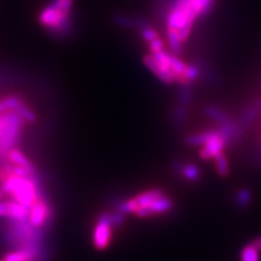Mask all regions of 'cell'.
I'll return each instance as SVG.
<instances>
[{
    "label": "cell",
    "instance_id": "obj_1",
    "mask_svg": "<svg viewBox=\"0 0 261 261\" xmlns=\"http://www.w3.org/2000/svg\"><path fill=\"white\" fill-rule=\"evenodd\" d=\"M0 186L5 195L28 208L42 197L35 176L15 174L11 163L0 167Z\"/></svg>",
    "mask_w": 261,
    "mask_h": 261
},
{
    "label": "cell",
    "instance_id": "obj_2",
    "mask_svg": "<svg viewBox=\"0 0 261 261\" xmlns=\"http://www.w3.org/2000/svg\"><path fill=\"white\" fill-rule=\"evenodd\" d=\"M73 0H53L39 14V23L50 31L54 35L64 36L70 34V13Z\"/></svg>",
    "mask_w": 261,
    "mask_h": 261
},
{
    "label": "cell",
    "instance_id": "obj_3",
    "mask_svg": "<svg viewBox=\"0 0 261 261\" xmlns=\"http://www.w3.org/2000/svg\"><path fill=\"white\" fill-rule=\"evenodd\" d=\"M25 121L13 111L2 113L0 121V157L6 156L7 152L14 148L21 136L22 128Z\"/></svg>",
    "mask_w": 261,
    "mask_h": 261
},
{
    "label": "cell",
    "instance_id": "obj_4",
    "mask_svg": "<svg viewBox=\"0 0 261 261\" xmlns=\"http://www.w3.org/2000/svg\"><path fill=\"white\" fill-rule=\"evenodd\" d=\"M112 219L111 215L103 214L98 219L94 230V245L98 250H105L112 241Z\"/></svg>",
    "mask_w": 261,
    "mask_h": 261
},
{
    "label": "cell",
    "instance_id": "obj_5",
    "mask_svg": "<svg viewBox=\"0 0 261 261\" xmlns=\"http://www.w3.org/2000/svg\"><path fill=\"white\" fill-rule=\"evenodd\" d=\"M50 215L51 211L47 201H45L40 197L34 205L30 208L28 221L34 228H40L46 224L49 218H50Z\"/></svg>",
    "mask_w": 261,
    "mask_h": 261
},
{
    "label": "cell",
    "instance_id": "obj_6",
    "mask_svg": "<svg viewBox=\"0 0 261 261\" xmlns=\"http://www.w3.org/2000/svg\"><path fill=\"white\" fill-rule=\"evenodd\" d=\"M30 208L14 200H0V218H9L14 221H25L29 218Z\"/></svg>",
    "mask_w": 261,
    "mask_h": 261
},
{
    "label": "cell",
    "instance_id": "obj_7",
    "mask_svg": "<svg viewBox=\"0 0 261 261\" xmlns=\"http://www.w3.org/2000/svg\"><path fill=\"white\" fill-rule=\"evenodd\" d=\"M227 145V141L225 137L217 129V134L211 138V140L203 145V148L200 149L199 154L202 159H215L219 153L223 152L224 148Z\"/></svg>",
    "mask_w": 261,
    "mask_h": 261
},
{
    "label": "cell",
    "instance_id": "obj_8",
    "mask_svg": "<svg viewBox=\"0 0 261 261\" xmlns=\"http://www.w3.org/2000/svg\"><path fill=\"white\" fill-rule=\"evenodd\" d=\"M6 157H7L8 161H9V163H11V165L25 169L31 174L35 175V173H36L35 167L33 166V163L25 156H24V153L21 150H19L18 148H15L14 147V148L10 149L7 152Z\"/></svg>",
    "mask_w": 261,
    "mask_h": 261
},
{
    "label": "cell",
    "instance_id": "obj_9",
    "mask_svg": "<svg viewBox=\"0 0 261 261\" xmlns=\"http://www.w3.org/2000/svg\"><path fill=\"white\" fill-rule=\"evenodd\" d=\"M163 195H165V193H163L161 190L154 189V190L146 191L144 193L138 194L137 196H135V197H134V200L137 203L138 209H140V208H143V207L149 206L151 202H153L154 200H157Z\"/></svg>",
    "mask_w": 261,
    "mask_h": 261
},
{
    "label": "cell",
    "instance_id": "obj_10",
    "mask_svg": "<svg viewBox=\"0 0 261 261\" xmlns=\"http://www.w3.org/2000/svg\"><path fill=\"white\" fill-rule=\"evenodd\" d=\"M25 103L20 96L11 95L0 99V113L6 111H13L18 113L22 106Z\"/></svg>",
    "mask_w": 261,
    "mask_h": 261
},
{
    "label": "cell",
    "instance_id": "obj_11",
    "mask_svg": "<svg viewBox=\"0 0 261 261\" xmlns=\"http://www.w3.org/2000/svg\"><path fill=\"white\" fill-rule=\"evenodd\" d=\"M148 207L151 212L153 214V216H158V215H163L167 214L170 210H172L173 208V201L168 196L163 195L161 196L160 198H158L157 200H154L153 202H151Z\"/></svg>",
    "mask_w": 261,
    "mask_h": 261
},
{
    "label": "cell",
    "instance_id": "obj_12",
    "mask_svg": "<svg viewBox=\"0 0 261 261\" xmlns=\"http://www.w3.org/2000/svg\"><path fill=\"white\" fill-rule=\"evenodd\" d=\"M113 21L116 24L123 28H132V29H144L148 28L149 23L146 20L143 19H137V18H129L126 15H116L113 18Z\"/></svg>",
    "mask_w": 261,
    "mask_h": 261
},
{
    "label": "cell",
    "instance_id": "obj_13",
    "mask_svg": "<svg viewBox=\"0 0 261 261\" xmlns=\"http://www.w3.org/2000/svg\"><path fill=\"white\" fill-rule=\"evenodd\" d=\"M37 252L35 249L21 248L7 254L3 260L5 261H34L36 259Z\"/></svg>",
    "mask_w": 261,
    "mask_h": 261
},
{
    "label": "cell",
    "instance_id": "obj_14",
    "mask_svg": "<svg viewBox=\"0 0 261 261\" xmlns=\"http://www.w3.org/2000/svg\"><path fill=\"white\" fill-rule=\"evenodd\" d=\"M217 134V130H208V132H203L199 134H193L186 137V144L190 146H200L208 143L212 137Z\"/></svg>",
    "mask_w": 261,
    "mask_h": 261
},
{
    "label": "cell",
    "instance_id": "obj_15",
    "mask_svg": "<svg viewBox=\"0 0 261 261\" xmlns=\"http://www.w3.org/2000/svg\"><path fill=\"white\" fill-rule=\"evenodd\" d=\"M167 38L171 50H172V54L175 56L181 54L183 50V42L181 38H179L177 31L172 29H167Z\"/></svg>",
    "mask_w": 261,
    "mask_h": 261
},
{
    "label": "cell",
    "instance_id": "obj_16",
    "mask_svg": "<svg viewBox=\"0 0 261 261\" xmlns=\"http://www.w3.org/2000/svg\"><path fill=\"white\" fill-rule=\"evenodd\" d=\"M205 113L210 119L218 122L220 125L225 124V123H227V122L232 121L231 118L228 117L224 111L215 107V106H207V107L205 108Z\"/></svg>",
    "mask_w": 261,
    "mask_h": 261
},
{
    "label": "cell",
    "instance_id": "obj_17",
    "mask_svg": "<svg viewBox=\"0 0 261 261\" xmlns=\"http://www.w3.org/2000/svg\"><path fill=\"white\" fill-rule=\"evenodd\" d=\"M257 112H258V110L255 107H248L245 109L240 117L239 126L242 129L249 126L251 124V122L256 119Z\"/></svg>",
    "mask_w": 261,
    "mask_h": 261
},
{
    "label": "cell",
    "instance_id": "obj_18",
    "mask_svg": "<svg viewBox=\"0 0 261 261\" xmlns=\"http://www.w3.org/2000/svg\"><path fill=\"white\" fill-rule=\"evenodd\" d=\"M181 172H182L183 176H184L186 179H189V181H192V182L198 181L199 177H200L199 169L197 168V166L193 165V163H189V165L182 166Z\"/></svg>",
    "mask_w": 261,
    "mask_h": 261
},
{
    "label": "cell",
    "instance_id": "obj_19",
    "mask_svg": "<svg viewBox=\"0 0 261 261\" xmlns=\"http://www.w3.org/2000/svg\"><path fill=\"white\" fill-rule=\"evenodd\" d=\"M216 161V169L217 172L221 176H227L230 173V167H228V161L225 157L224 152L219 153L218 156L215 158Z\"/></svg>",
    "mask_w": 261,
    "mask_h": 261
},
{
    "label": "cell",
    "instance_id": "obj_20",
    "mask_svg": "<svg viewBox=\"0 0 261 261\" xmlns=\"http://www.w3.org/2000/svg\"><path fill=\"white\" fill-rule=\"evenodd\" d=\"M258 249L252 246V245H248L245 247L242 251V261H259V254Z\"/></svg>",
    "mask_w": 261,
    "mask_h": 261
},
{
    "label": "cell",
    "instance_id": "obj_21",
    "mask_svg": "<svg viewBox=\"0 0 261 261\" xmlns=\"http://www.w3.org/2000/svg\"><path fill=\"white\" fill-rule=\"evenodd\" d=\"M250 199H251V194L246 189H243V190L239 191L238 195H236V202H238L239 205L242 207L247 206L250 202Z\"/></svg>",
    "mask_w": 261,
    "mask_h": 261
},
{
    "label": "cell",
    "instance_id": "obj_22",
    "mask_svg": "<svg viewBox=\"0 0 261 261\" xmlns=\"http://www.w3.org/2000/svg\"><path fill=\"white\" fill-rule=\"evenodd\" d=\"M141 37L147 43H150V42H152V40L159 38L158 33L153 29H151L150 27L144 28L141 30Z\"/></svg>",
    "mask_w": 261,
    "mask_h": 261
},
{
    "label": "cell",
    "instance_id": "obj_23",
    "mask_svg": "<svg viewBox=\"0 0 261 261\" xmlns=\"http://www.w3.org/2000/svg\"><path fill=\"white\" fill-rule=\"evenodd\" d=\"M199 75H200V72H199L198 68L194 67V65H187V68L184 73V76L189 80L191 83H193L195 80H197L199 77Z\"/></svg>",
    "mask_w": 261,
    "mask_h": 261
},
{
    "label": "cell",
    "instance_id": "obj_24",
    "mask_svg": "<svg viewBox=\"0 0 261 261\" xmlns=\"http://www.w3.org/2000/svg\"><path fill=\"white\" fill-rule=\"evenodd\" d=\"M191 86H183V91L179 94V105L186 106L192 100V91L190 89Z\"/></svg>",
    "mask_w": 261,
    "mask_h": 261
},
{
    "label": "cell",
    "instance_id": "obj_25",
    "mask_svg": "<svg viewBox=\"0 0 261 261\" xmlns=\"http://www.w3.org/2000/svg\"><path fill=\"white\" fill-rule=\"evenodd\" d=\"M185 116H186V111H185L184 106L179 105V106H177V107L174 109L173 121L175 122V123H182V122H183L184 119H185Z\"/></svg>",
    "mask_w": 261,
    "mask_h": 261
},
{
    "label": "cell",
    "instance_id": "obj_26",
    "mask_svg": "<svg viewBox=\"0 0 261 261\" xmlns=\"http://www.w3.org/2000/svg\"><path fill=\"white\" fill-rule=\"evenodd\" d=\"M163 47H165V44H163L162 40L160 38H157L152 40V42L149 43V50L150 53H158L163 50Z\"/></svg>",
    "mask_w": 261,
    "mask_h": 261
},
{
    "label": "cell",
    "instance_id": "obj_27",
    "mask_svg": "<svg viewBox=\"0 0 261 261\" xmlns=\"http://www.w3.org/2000/svg\"><path fill=\"white\" fill-rule=\"evenodd\" d=\"M251 245H252V246H254V247H256V248L260 251V250H261V236H260V238L256 239L254 242H252Z\"/></svg>",
    "mask_w": 261,
    "mask_h": 261
},
{
    "label": "cell",
    "instance_id": "obj_28",
    "mask_svg": "<svg viewBox=\"0 0 261 261\" xmlns=\"http://www.w3.org/2000/svg\"><path fill=\"white\" fill-rule=\"evenodd\" d=\"M4 195H5V193L3 192V190H2V189H0V200H2V199H3V197H4Z\"/></svg>",
    "mask_w": 261,
    "mask_h": 261
},
{
    "label": "cell",
    "instance_id": "obj_29",
    "mask_svg": "<svg viewBox=\"0 0 261 261\" xmlns=\"http://www.w3.org/2000/svg\"><path fill=\"white\" fill-rule=\"evenodd\" d=\"M257 159H258V161L261 163V153H259L258 156H257Z\"/></svg>",
    "mask_w": 261,
    "mask_h": 261
},
{
    "label": "cell",
    "instance_id": "obj_30",
    "mask_svg": "<svg viewBox=\"0 0 261 261\" xmlns=\"http://www.w3.org/2000/svg\"><path fill=\"white\" fill-rule=\"evenodd\" d=\"M257 106H258L259 108H261V100H259V101H258V105H257Z\"/></svg>",
    "mask_w": 261,
    "mask_h": 261
},
{
    "label": "cell",
    "instance_id": "obj_31",
    "mask_svg": "<svg viewBox=\"0 0 261 261\" xmlns=\"http://www.w3.org/2000/svg\"><path fill=\"white\" fill-rule=\"evenodd\" d=\"M0 121H2V113H0Z\"/></svg>",
    "mask_w": 261,
    "mask_h": 261
},
{
    "label": "cell",
    "instance_id": "obj_32",
    "mask_svg": "<svg viewBox=\"0 0 261 261\" xmlns=\"http://www.w3.org/2000/svg\"><path fill=\"white\" fill-rule=\"evenodd\" d=\"M260 149H261V145H260Z\"/></svg>",
    "mask_w": 261,
    "mask_h": 261
},
{
    "label": "cell",
    "instance_id": "obj_33",
    "mask_svg": "<svg viewBox=\"0 0 261 261\" xmlns=\"http://www.w3.org/2000/svg\"><path fill=\"white\" fill-rule=\"evenodd\" d=\"M3 261H5V260H3Z\"/></svg>",
    "mask_w": 261,
    "mask_h": 261
}]
</instances>
